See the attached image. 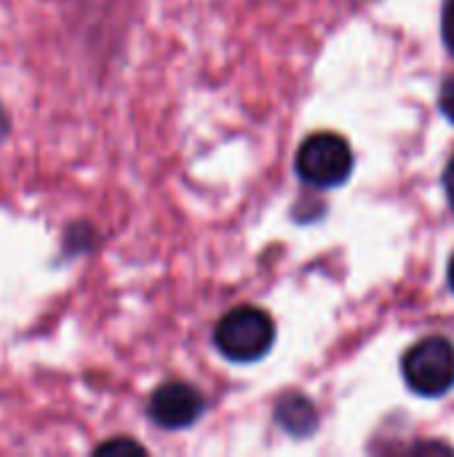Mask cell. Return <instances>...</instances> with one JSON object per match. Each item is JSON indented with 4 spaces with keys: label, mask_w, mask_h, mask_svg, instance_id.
<instances>
[{
    "label": "cell",
    "mask_w": 454,
    "mask_h": 457,
    "mask_svg": "<svg viewBox=\"0 0 454 457\" xmlns=\"http://www.w3.org/2000/svg\"><path fill=\"white\" fill-rule=\"evenodd\" d=\"M214 343L219 353L230 361H260L276 343V324L262 308H233L219 319L214 329Z\"/></svg>",
    "instance_id": "cell-1"
},
{
    "label": "cell",
    "mask_w": 454,
    "mask_h": 457,
    "mask_svg": "<svg viewBox=\"0 0 454 457\" xmlns=\"http://www.w3.org/2000/svg\"><path fill=\"white\" fill-rule=\"evenodd\" d=\"M353 171L351 145L332 131L313 134L297 153V174L313 187H337L348 182Z\"/></svg>",
    "instance_id": "cell-2"
},
{
    "label": "cell",
    "mask_w": 454,
    "mask_h": 457,
    "mask_svg": "<svg viewBox=\"0 0 454 457\" xmlns=\"http://www.w3.org/2000/svg\"><path fill=\"white\" fill-rule=\"evenodd\" d=\"M404 380L420 396H444L454 386V348L447 337H425L404 356Z\"/></svg>",
    "instance_id": "cell-3"
},
{
    "label": "cell",
    "mask_w": 454,
    "mask_h": 457,
    "mask_svg": "<svg viewBox=\"0 0 454 457\" xmlns=\"http://www.w3.org/2000/svg\"><path fill=\"white\" fill-rule=\"evenodd\" d=\"M203 410H206V402H203L201 391L193 388L190 383H182V380H171V383L158 386L150 396V404H147L150 420L163 431L190 428L193 423H198Z\"/></svg>",
    "instance_id": "cell-4"
},
{
    "label": "cell",
    "mask_w": 454,
    "mask_h": 457,
    "mask_svg": "<svg viewBox=\"0 0 454 457\" xmlns=\"http://www.w3.org/2000/svg\"><path fill=\"white\" fill-rule=\"evenodd\" d=\"M276 420L284 431H289L292 436H302V439L318 428V412L313 402L302 394L284 396L276 407Z\"/></svg>",
    "instance_id": "cell-5"
},
{
    "label": "cell",
    "mask_w": 454,
    "mask_h": 457,
    "mask_svg": "<svg viewBox=\"0 0 454 457\" xmlns=\"http://www.w3.org/2000/svg\"><path fill=\"white\" fill-rule=\"evenodd\" d=\"M96 241V233L88 222H72L67 230H64V238H62V249L67 257H75V254H83L94 246Z\"/></svg>",
    "instance_id": "cell-6"
},
{
    "label": "cell",
    "mask_w": 454,
    "mask_h": 457,
    "mask_svg": "<svg viewBox=\"0 0 454 457\" xmlns=\"http://www.w3.org/2000/svg\"><path fill=\"white\" fill-rule=\"evenodd\" d=\"M94 453H96V455H126V453H128V455H144V447H142L139 442L128 439V436H115V439H110V442L96 445Z\"/></svg>",
    "instance_id": "cell-7"
},
{
    "label": "cell",
    "mask_w": 454,
    "mask_h": 457,
    "mask_svg": "<svg viewBox=\"0 0 454 457\" xmlns=\"http://www.w3.org/2000/svg\"><path fill=\"white\" fill-rule=\"evenodd\" d=\"M442 27H444V40L454 54V0H444V16H442Z\"/></svg>",
    "instance_id": "cell-8"
},
{
    "label": "cell",
    "mask_w": 454,
    "mask_h": 457,
    "mask_svg": "<svg viewBox=\"0 0 454 457\" xmlns=\"http://www.w3.org/2000/svg\"><path fill=\"white\" fill-rule=\"evenodd\" d=\"M439 107L442 112L454 123V78H450L444 86H442V96H439Z\"/></svg>",
    "instance_id": "cell-9"
},
{
    "label": "cell",
    "mask_w": 454,
    "mask_h": 457,
    "mask_svg": "<svg viewBox=\"0 0 454 457\" xmlns=\"http://www.w3.org/2000/svg\"><path fill=\"white\" fill-rule=\"evenodd\" d=\"M444 190H447V198H450V206L454 212V155L452 161L447 163V171H444Z\"/></svg>",
    "instance_id": "cell-10"
},
{
    "label": "cell",
    "mask_w": 454,
    "mask_h": 457,
    "mask_svg": "<svg viewBox=\"0 0 454 457\" xmlns=\"http://www.w3.org/2000/svg\"><path fill=\"white\" fill-rule=\"evenodd\" d=\"M11 129H13V123H11V118H8V110H5L3 102H0V145L11 137Z\"/></svg>",
    "instance_id": "cell-11"
},
{
    "label": "cell",
    "mask_w": 454,
    "mask_h": 457,
    "mask_svg": "<svg viewBox=\"0 0 454 457\" xmlns=\"http://www.w3.org/2000/svg\"><path fill=\"white\" fill-rule=\"evenodd\" d=\"M450 287H452V292H454V257H452V262H450Z\"/></svg>",
    "instance_id": "cell-12"
}]
</instances>
